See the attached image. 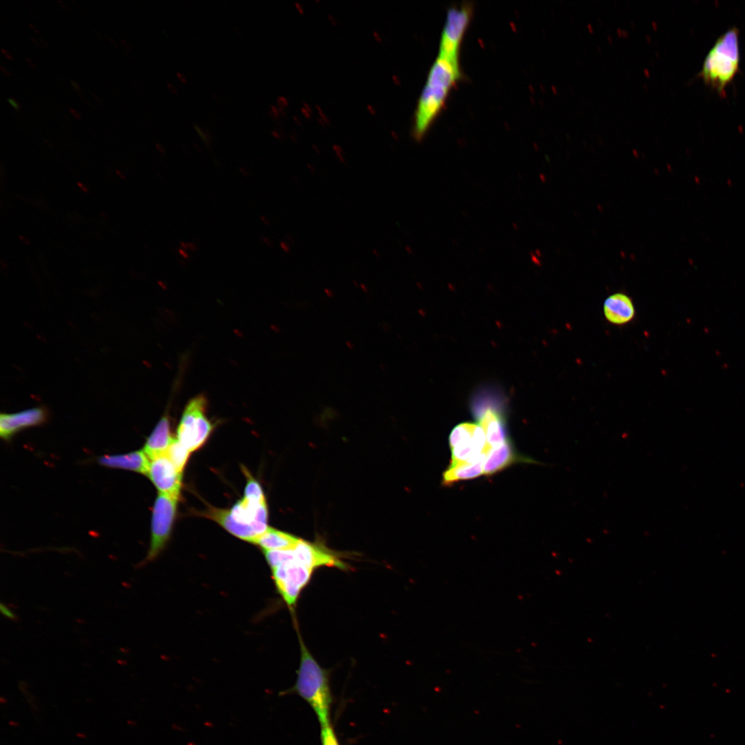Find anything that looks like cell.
I'll return each mask as SVG.
<instances>
[{
  "instance_id": "obj_32",
  "label": "cell",
  "mask_w": 745,
  "mask_h": 745,
  "mask_svg": "<svg viewBox=\"0 0 745 745\" xmlns=\"http://www.w3.org/2000/svg\"><path fill=\"white\" fill-rule=\"evenodd\" d=\"M652 26H653V28H654L655 30H656V29H657V22H655V21H652Z\"/></svg>"
},
{
  "instance_id": "obj_29",
  "label": "cell",
  "mask_w": 745,
  "mask_h": 745,
  "mask_svg": "<svg viewBox=\"0 0 745 745\" xmlns=\"http://www.w3.org/2000/svg\"><path fill=\"white\" fill-rule=\"evenodd\" d=\"M622 36H623L624 37H628V31L626 30H622Z\"/></svg>"
},
{
  "instance_id": "obj_21",
  "label": "cell",
  "mask_w": 745,
  "mask_h": 745,
  "mask_svg": "<svg viewBox=\"0 0 745 745\" xmlns=\"http://www.w3.org/2000/svg\"><path fill=\"white\" fill-rule=\"evenodd\" d=\"M0 610L1 613L9 619H14L15 615L14 613L6 605L2 603L0 605Z\"/></svg>"
},
{
  "instance_id": "obj_4",
  "label": "cell",
  "mask_w": 745,
  "mask_h": 745,
  "mask_svg": "<svg viewBox=\"0 0 745 745\" xmlns=\"http://www.w3.org/2000/svg\"><path fill=\"white\" fill-rule=\"evenodd\" d=\"M458 82L448 69L430 67L425 86L419 96L414 116V138L420 141L441 112L451 89Z\"/></svg>"
},
{
  "instance_id": "obj_10",
  "label": "cell",
  "mask_w": 745,
  "mask_h": 745,
  "mask_svg": "<svg viewBox=\"0 0 745 745\" xmlns=\"http://www.w3.org/2000/svg\"><path fill=\"white\" fill-rule=\"evenodd\" d=\"M148 475L160 493L180 497L182 473L166 455L150 459Z\"/></svg>"
},
{
  "instance_id": "obj_23",
  "label": "cell",
  "mask_w": 745,
  "mask_h": 745,
  "mask_svg": "<svg viewBox=\"0 0 745 745\" xmlns=\"http://www.w3.org/2000/svg\"><path fill=\"white\" fill-rule=\"evenodd\" d=\"M1 52L5 55V57L7 59H8L10 60L13 59L12 54L7 50H5L4 48H1Z\"/></svg>"
},
{
  "instance_id": "obj_37",
  "label": "cell",
  "mask_w": 745,
  "mask_h": 745,
  "mask_svg": "<svg viewBox=\"0 0 745 745\" xmlns=\"http://www.w3.org/2000/svg\"><path fill=\"white\" fill-rule=\"evenodd\" d=\"M644 88H646V89H647V86L646 85L644 84Z\"/></svg>"
},
{
  "instance_id": "obj_17",
  "label": "cell",
  "mask_w": 745,
  "mask_h": 745,
  "mask_svg": "<svg viewBox=\"0 0 745 745\" xmlns=\"http://www.w3.org/2000/svg\"><path fill=\"white\" fill-rule=\"evenodd\" d=\"M484 460L475 462H451L443 473L442 484L450 485L462 480L475 479L484 474Z\"/></svg>"
},
{
  "instance_id": "obj_8",
  "label": "cell",
  "mask_w": 745,
  "mask_h": 745,
  "mask_svg": "<svg viewBox=\"0 0 745 745\" xmlns=\"http://www.w3.org/2000/svg\"><path fill=\"white\" fill-rule=\"evenodd\" d=\"M179 498L158 494L152 510L150 547L144 564L155 560L165 548L171 535Z\"/></svg>"
},
{
  "instance_id": "obj_27",
  "label": "cell",
  "mask_w": 745,
  "mask_h": 745,
  "mask_svg": "<svg viewBox=\"0 0 745 745\" xmlns=\"http://www.w3.org/2000/svg\"><path fill=\"white\" fill-rule=\"evenodd\" d=\"M77 184H78V186H79V187L81 188V189H82V190H83V192H88V188H86V187L84 186V185H83V184L81 183L80 182H78V183H77Z\"/></svg>"
},
{
  "instance_id": "obj_20",
  "label": "cell",
  "mask_w": 745,
  "mask_h": 745,
  "mask_svg": "<svg viewBox=\"0 0 745 745\" xmlns=\"http://www.w3.org/2000/svg\"><path fill=\"white\" fill-rule=\"evenodd\" d=\"M321 740L322 745H339L330 724L321 727Z\"/></svg>"
},
{
  "instance_id": "obj_25",
  "label": "cell",
  "mask_w": 745,
  "mask_h": 745,
  "mask_svg": "<svg viewBox=\"0 0 745 745\" xmlns=\"http://www.w3.org/2000/svg\"><path fill=\"white\" fill-rule=\"evenodd\" d=\"M70 83H71L72 86H73V87L74 88V89H75V90H77V91H80V90H81V88H80V86H79V84H78L77 83H76V82H75L74 81H73V80H71V81H70Z\"/></svg>"
},
{
  "instance_id": "obj_13",
  "label": "cell",
  "mask_w": 745,
  "mask_h": 745,
  "mask_svg": "<svg viewBox=\"0 0 745 745\" xmlns=\"http://www.w3.org/2000/svg\"><path fill=\"white\" fill-rule=\"evenodd\" d=\"M603 313L606 319L616 326L630 322L635 316V308L632 299L625 293L616 292L608 296L603 304Z\"/></svg>"
},
{
  "instance_id": "obj_24",
  "label": "cell",
  "mask_w": 745,
  "mask_h": 745,
  "mask_svg": "<svg viewBox=\"0 0 745 745\" xmlns=\"http://www.w3.org/2000/svg\"><path fill=\"white\" fill-rule=\"evenodd\" d=\"M69 111H70V112H71V113H72V115H74V117H75L76 118H77V119H80V118H81V115H80V114H79V112H77V110H74V109H73V108H69Z\"/></svg>"
},
{
  "instance_id": "obj_1",
  "label": "cell",
  "mask_w": 745,
  "mask_h": 745,
  "mask_svg": "<svg viewBox=\"0 0 745 745\" xmlns=\"http://www.w3.org/2000/svg\"><path fill=\"white\" fill-rule=\"evenodd\" d=\"M300 662L295 685L282 694L296 693L313 709L321 726L330 724V712L332 701L330 687V672L322 668L308 650L299 633Z\"/></svg>"
},
{
  "instance_id": "obj_3",
  "label": "cell",
  "mask_w": 745,
  "mask_h": 745,
  "mask_svg": "<svg viewBox=\"0 0 745 745\" xmlns=\"http://www.w3.org/2000/svg\"><path fill=\"white\" fill-rule=\"evenodd\" d=\"M272 573L277 591L293 612L298 599L309 584L315 570L301 561L293 548L263 551Z\"/></svg>"
},
{
  "instance_id": "obj_19",
  "label": "cell",
  "mask_w": 745,
  "mask_h": 745,
  "mask_svg": "<svg viewBox=\"0 0 745 745\" xmlns=\"http://www.w3.org/2000/svg\"><path fill=\"white\" fill-rule=\"evenodd\" d=\"M243 471L247 477L244 497L260 501H266L265 495L259 483L250 475L246 468H244Z\"/></svg>"
},
{
  "instance_id": "obj_28",
  "label": "cell",
  "mask_w": 745,
  "mask_h": 745,
  "mask_svg": "<svg viewBox=\"0 0 745 745\" xmlns=\"http://www.w3.org/2000/svg\"><path fill=\"white\" fill-rule=\"evenodd\" d=\"M26 61H28V63H29V64H30V66H31L32 67H34V68H35V66H35V64H34V63H33V61H32V60H31V59H30V58H28V57H26Z\"/></svg>"
},
{
  "instance_id": "obj_14",
  "label": "cell",
  "mask_w": 745,
  "mask_h": 745,
  "mask_svg": "<svg viewBox=\"0 0 745 745\" xmlns=\"http://www.w3.org/2000/svg\"><path fill=\"white\" fill-rule=\"evenodd\" d=\"M99 463L109 468L129 470L148 475L150 459L142 450L121 455H106L100 457Z\"/></svg>"
},
{
  "instance_id": "obj_31",
  "label": "cell",
  "mask_w": 745,
  "mask_h": 745,
  "mask_svg": "<svg viewBox=\"0 0 745 745\" xmlns=\"http://www.w3.org/2000/svg\"><path fill=\"white\" fill-rule=\"evenodd\" d=\"M587 26H588V28L589 31L590 32H593V29L592 25L590 23H588Z\"/></svg>"
},
{
  "instance_id": "obj_34",
  "label": "cell",
  "mask_w": 745,
  "mask_h": 745,
  "mask_svg": "<svg viewBox=\"0 0 745 745\" xmlns=\"http://www.w3.org/2000/svg\"><path fill=\"white\" fill-rule=\"evenodd\" d=\"M617 34H619V36H622V30L621 28H618L617 29Z\"/></svg>"
},
{
  "instance_id": "obj_6",
  "label": "cell",
  "mask_w": 745,
  "mask_h": 745,
  "mask_svg": "<svg viewBox=\"0 0 745 745\" xmlns=\"http://www.w3.org/2000/svg\"><path fill=\"white\" fill-rule=\"evenodd\" d=\"M208 399L199 394L186 404L177 429V439L190 452L200 448L213 431L207 415Z\"/></svg>"
},
{
  "instance_id": "obj_30",
  "label": "cell",
  "mask_w": 745,
  "mask_h": 745,
  "mask_svg": "<svg viewBox=\"0 0 745 745\" xmlns=\"http://www.w3.org/2000/svg\"><path fill=\"white\" fill-rule=\"evenodd\" d=\"M644 74H645V75L646 77H648L650 76V72H649V70L648 69H646V68L644 69Z\"/></svg>"
},
{
  "instance_id": "obj_18",
  "label": "cell",
  "mask_w": 745,
  "mask_h": 745,
  "mask_svg": "<svg viewBox=\"0 0 745 745\" xmlns=\"http://www.w3.org/2000/svg\"><path fill=\"white\" fill-rule=\"evenodd\" d=\"M190 453L177 439H173L166 453V455L177 470L182 473Z\"/></svg>"
},
{
  "instance_id": "obj_9",
  "label": "cell",
  "mask_w": 745,
  "mask_h": 745,
  "mask_svg": "<svg viewBox=\"0 0 745 745\" xmlns=\"http://www.w3.org/2000/svg\"><path fill=\"white\" fill-rule=\"evenodd\" d=\"M469 3L448 8L441 31L438 56L459 63V50L464 34L473 16Z\"/></svg>"
},
{
  "instance_id": "obj_2",
  "label": "cell",
  "mask_w": 745,
  "mask_h": 745,
  "mask_svg": "<svg viewBox=\"0 0 745 745\" xmlns=\"http://www.w3.org/2000/svg\"><path fill=\"white\" fill-rule=\"evenodd\" d=\"M203 515L235 537L252 544L269 527L266 501L245 497L230 509L208 508Z\"/></svg>"
},
{
  "instance_id": "obj_5",
  "label": "cell",
  "mask_w": 745,
  "mask_h": 745,
  "mask_svg": "<svg viewBox=\"0 0 745 745\" xmlns=\"http://www.w3.org/2000/svg\"><path fill=\"white\" fill-rule=\"evenodd\" d=\"M739 31L732 28L722 34L707 54L699 73L704 83L719 94H725L739 66Z\"/></svg>"
},
{
  "instance_id": "obj_7",
  "label": "cell",
  "mask_w": 745,
  "mask_h": 745,
  "mask_svg": "<svg viewBox=\"0 0 745 745\" xmlns=\"http://www.w3.org/2000/svg\"><path fill=\"white\" fill-rule=\"evenodd\" d=\"M451 462H475L484 460L491 447L485 434L474 423L465 422L455 426L449 435Z\"/></svg>"
},
{
  "instance_id": "obj_22",
  "label": "cell",
  "mask_w": 745,
  "mask_h": 745,
  "mask_svg": "<svg viewBox=\"0 0 745 745\" xmlns=\"http://www.w3.org/2000/svg\"><path fill=\"white\" fill-rule=\"evenodd\" d=\"M8 102L10 103V105H11V106H12L13 108H15L16 110H19V108H20V105H19V103H18V101H17L16 99H14V98L11 97V98H8Z\"/></svg>"
},
{
  "instance_id": "obj_11",
  "label": "cell",
  "mask_w": 745,
  "mask_h": 745,
  "mask_svg": "<svg viewBox=\"0 0 745 745\" xmlns=\"http://www.w3.org/2000/svg\"><path fill=\"white\" fill-rule=\"evenodd\" d=\"M47 419L48 411L42 406L14 413H1L0 435L4 439H8L22 429L43 424Z\"/></svg>"
},
{
  "instance_id": "obj_36",
  "label": "cell",
  "mask_w": 745,
  "mask_h": 745,
  "mask_svg": "<svg viewBox=\"0 0 745 745\" xmlns=\"http://www.w3.org/2000/svg\"><path fill=\"white\" fill-rule=\"evenodd\" d=\"M608 40H609L610 43H612V37L609 35V36H608Z\"/></svg>"
},
{
  "instance_id": "obj_35",
  "label": "cell",
  "mask_w": 745,
  "mask_h": 745,
  "mask_svg": "<svg viewBox=\"0 0 745 745\" xmlns=\"http://www.w3.org/2000/svg\"><path fill=\"white\" fill-rule=\"evenodd\" d=\"M29 26L34 30V32H38V31L35 29L34 26H32L31 23H30Z\"/></svg>"
},
{
  "instance_id": "obj_16",
  "label": "cell",
  "mask_w": 745,
  "mask_h": 745,
  "mask_svg": "<svg viewBox=\"0 0 745 745\" xmlns=\"http://www.w3.org/2000/svg\"><path fill=\"white\" fill-rule=\"evenodd\" d=\"M300 538L288 533L268 527L254 543L264 550H280L290 549L297 546Z\"/></svg>"
},
{
  "instance_id": "obj_33",
  "label": "cell",
  "mask_w": 745,
  "mask_h": 745,
  "mask_svg": "<svg viewBox=\"0 0 745 745\" xmlns=\"http://www.w3.org/2000/svg\"><path fill=\"white\" fill-rule=\"evenodd\" d=\"M646 40L648 43L651 42V38L648 34H646Z\"/></svg>"
},
{
  "instance_id": "obj_12",
  "label": "cell",
  "mask_w": 745,
  "mask_h": 745,
  "mask_svg": "<svg viewBox=\"0 0 745 745\" xmlns=\"http://www.w3.org/2000/svg\"><path fill=\"white\" fill-rule=\"evenodd\" d=\"M519 461L536 462L528 457H524L515 450L513 442L506 440L500 446L493 447L486 454L483 470L486 475H494Z\"/></svg>"
},
{
  "instance_id": "obj_15",
  "label": "cell",
  "mask_w": 745,
  "mask_h": 745,
  "mask_svg": "<svg viewBox=\"0 0 745 745\" xmlns=\"http://www.w3.org/2000/svg\"><path fill=\"white\" fill-rule=\"evenodd\" d=\"M172 440L173 438H172L170 433V417L168 413H165L146 440L143 450L150 459L159 455H166Z\"/></svg>"
},
{
  "instance_id": "obj_26",
  "label": "cell",
  "mask_w": 745,
  "mask_h": 745,
  "mask_svg": "<svg viewBox=\"0 0 745 745\" xmlns=\"http://www.w3.org/2000/svg\"><path fill=\"white\" fill-rule=\"evenodd\" d=\"M0 68H1V70H2V71H3V72H4V73H5V74H6V75H7V76H8V77H10V76H11V74H10V72H8V71L7 70V69H6V68H4V67H3V66H0Z\"/></svg>"
}]
</instances>
